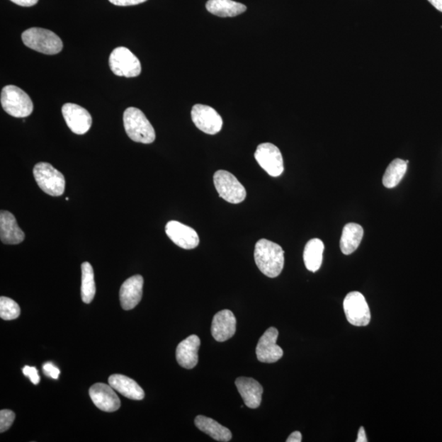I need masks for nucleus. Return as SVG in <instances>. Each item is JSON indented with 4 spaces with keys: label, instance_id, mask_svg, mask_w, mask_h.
<instances>
[{
    "label": "nucleus",
    "instance_id": "1",
    "mask_svg": "<svg viewBox=\"0 0 442 442\" xmlns=\"http://www.w3.org/2000/svg\"><path fill=\"white\" fill-rule=\"evenodd\" d=\"M256 264L262 273L269 278L280 275L284 266V251L282 247L267 239H261L255 246Z\"/></svg>",
    "mask_w": 442,
    "mask_h": 442
},
{
    "label": "nucleus",
    "instance_id": "2",
    "mask_svg": "<svg viewBox=\"0 0 442 442\" xmlns=\"http://www.w3.org/2000/svg\"><path fill=\"white\" fill-rule=\"evenodd\" d=\"M123 123L126 134L137 143L149 144L156 140L154 126L141 110L128 108L123 115Z\"/></svg>",
    "mask_w": 442,
    "mask_h": 442
},
{
    "label": "nucleus",
    "instance_id": "3",
    "mask_svg": "<svg viewBox=\"0 0 442 442\" xmlns=\"http://www.w3.org/2000/svg\"><path fill=\"white\" fill-rule=\"evenodd\" d=\"M23 43L28 48L42 54L55 55L62 50V40L50 30L33 28L24 31Z\"/></svg>",
    "mask_w": 442,
    "mask_h": 442
},
{
    "label": "nucleus",
    "instance_id": "4",
    "mask_svg": "<svg viewBox=\"0 0 442 442\" xmlns=\"http://www.w3.org/2000/svg\"><path fill=\"white\" fill-rule=\"evenodd\" d=\"M1 105L12 117L23 118L33 112V103L28 94L15 86H7L2 89Z\"/></svg>",
    "mask_w": 442,
    "mask_h": 442
},
{
    "label": "nucleus",
    "instance_id": "5",
    "mask_svg": "<svg viewBox=\"0 0 442 442\" xmlns=\"http://www.w3.org/2000/svg\"><path fill=\"white\" fill-rule=\"evenodd\" d=\"M35 180L42 191L52 197H60L64 193L66 181L64 176L50 163L40 162L34 167Z\"/></svg>",
    "mask_w": 442,
    "mask_h": 442
},
{
    "label": "nucleus",
    "instance_id": "6",
    "mask_svg": "<svg viewBox=\"0 0 442 442\" xmlns=\"http://www.w3.org/2000/svg\"><path fill=\"white\" fill-rule=\"evenodd\" d=\"M213 180L219 196L226 202L239 204L244 201L246 189L233 174L220 170L215 173Z\"/></svg>",
    "mask_w": 442,
    "mask_h": 442
},
{
    "label": "nucleus",
    "instance_id": "7",
    "mask_svg": "<svg viewBox=\"0 0 442 442\" xmlns=\"http://www.w3.org/2000/svg\"><path fill=\"white\" fill-rule=\"evenodd\" d=\"M109 67L115 76L136 77L142 72L141 63L132 52L125 47L115 49L109 57Z\"/></svg>",
    "mask_w": 442,
    "mask_h": 442
},
{
    "label": "nucleus",
    "instance_id": "8",
    "mask_svg": "<svg viewBox=\"0 0 442 442\" xmlns=\"http://www.w3.org/2000/svg\"><path fill=\"white\" fill-rule=\"evenodd\" d=\"M346 317L348 322L357 327L367 326L370 322L371 314L366 300L359 292L346 295L344 302Z\"/></svg>",
    "mask_w": 442,
    "mask_h": 442
},
{
    "label": "nucleus",
    "instance_id": "9",
    "mask_svg": "<svg viewBox=\"0 0 442 442\" xmlns=\"http://www.w3.org/2000/svg\"><path fill=\"white\" fill-rule=\"evenodd\" d=\"M255 159L262 169L271 176L282 175L284 170L283 159L280 150L275 144L264 143L258 146Z\"/></svg>",
    "mask_w": 442,
    "mask_h": 442
},
{
    "label": "nucleus",
    "instance_id": "10",
    "mask_svg": "<svg viewBox=\"0 0 442 442\" xmlns=\"http://www.w3.org/2000/svg\"><path fill=\"white\" fill-rule=\"evenodd\" d=\"M191 117L197 128L208 135L217 134L222 129L223 120L220 115L214 108L207 105H194Z\"/></svg>",
    "mask_w": 442,
    "mask_h": 442
},
{
    "label": "nucleus",
    "instance_id": "11",
    "mask_svg": "<svg viewBox=\"0 0 442 442\" xmlns=\"http://www.w3.org/2000/svg\"><path fill=\"white\" fill-rule=\"evenodd\" d=\"M63 118L72 131L76 135H85L92 125V117L88 110L75 103H66L62 108Z\"/></svg>",
    "mask_w": 442,
    "mask_h": 442
},
{
    "label": "nucleus",
    "instance_id": "12",
    "mask_svg": "<svg viewBox=\"0 0 442 442\" xmlns=\"http://www.w3.org/2000/svg\"><path fill=\"white\" fill-rule=\"evenodd\" d=\"M166 233L168 238L181 249L191 250L196 249L199 244L196 231L178 221H169L166 225Z\"/></svg>",
    "mask_w": 442,
    "mask_h": 442
},
{
    "label": "nucleus",
    "instance_id": "13",
    "mask_svg": "<svg viewBox=\"0 0 442 442\" xmlns=\"http://www.w3.org/2000/svg\"><path fill=\"white\" fill-rule=\"evenodd\" d=\"M278 336V331L276 328L271 327L265 332L256 346V353L258 361L271 364L281 359L283 351L281 347L276 344Z\"/></svg>",
    "mask_w": 442,
    "mask_h": 442
},
{
    "label": "nucleus",
    "instance_id": "14",
    "mask_svg": "<svg viewBox=\"0 0 442 442\" xmlns=\"http://www.w3.org/2000/svg\"><path fill=\"white\" fill-rule=\"evenodd\" d=\"M89 396L96 407L105 412H117L120 401L113 387L104 383H96L89 389Z\"/></svg>",
    "mask_w": 442,
    "mask_h": 442
},
{
    "label": "nucleus",
    "instance_id": "15",
    "mask_svg": "<svg viewBox=\"0 0 442 442\" xmlns=\"http://www.w3.org/2000/svg\"><path fill=\"white\" fill-rule=\"evenodd\" d=\"M144 278L134 276L126 280L120 289V302L125 310L134 309L143 297Z\"/></svg>",
    "mask_w": 442,
    "mask_h": 442
},
{
    "label": "nucleus",
    "instance_id": "16",
    "mask_svg": "<svg viewBox=\"0 0 442 442\" xmlns=\"http://www.w3.org/2000/svg\"><path fill=\"white\" fill-rule=\"evenodd\" d=\"M236 332V318L231 310H223L215 314L212 325V334L215 341H227Z\"/></svg>",
    "mask_w": 442,
    "mask_h": 442
},
{
    "label": "nucleus",
    "instance_id": "17",
    "mask_svg": "<svg viewBox=\"0 0 442 442\" xmlns=\"http://www.w3.org/2000/svg\"><path fill=\"white\" fill-rule=\"evenodd\" d=\"M0 239L3 244L10 245L19 244L25 239L14 215L4 210L0 212Z\"/></svg>",
    "mask_w": 442,
    "mask_h": 442
},
{
    "label": "nucleus",
    "instance_id": "18",
    "mask_svg": "<svg viewBox=\"0 0 442 442\" xmlns=\"http://www.w3.org/2000/svg\"><path fill=\"white\" fill-rule=\"evenodd\" d=\"M201 340L197 335L189 336L176 348V360L181 367L191 370L198 365Z\"/></svg>",
    "mask_w": 442,
    "mask_h": 442
},
{
    "label": "nucleus",
    "instance_id": "19",
    "mask_svg": "<svg viewBox=\"0 0 442 442\" xmlns=\"http://www.w3.org/2000/svg\"><path fill=\"white\" fill-rule=\"evenodd\" d=\"M235 385L247 407L256 409L260 407L263 387L259 382L251 378L241 377L237 378Z\"/></svg>",
    "mask_w": 442,
    "mask_h": 442
},
{
    "label": "nucleus",
    "instance_id": "20",
    "mask_svg": "<svg viewBox=\"0 0 442 442\" xmlns=\"http://www.w3.org/2000/svg\"><path fill=\"white\" fill-rule=\"evenodd\" d=\"M109 385L123 396L135 401L144 398L143 389L131 378L122 375H113L108 378Z\"/></svg>",
    "mask_w": 442,
    "mask_h": 442
},
{
    "label": "nucleus",
    "instance_id": "21",
    "mask_svg": "<svg viewBox=\"0 0 442 442\" xmlns=\"http://www.w3.org/2000/svg\"><path fill=\"white\" fill-rule=\"evenodd\" d=\"M196 425L199 430L203 431L215 441L228 442L232 438V433L227 428L220 424L217 421L198 415L196 417Z\"/></svg>",
    "mask_w": 442,
    "mask_h": 442
},
{
    "label": "nucleus",
    "instance_id": "22",
    "mask_svg": "<svg viewBox=\"0 0 442 442\" xmlns=\"http://www.w3.org/2000/svg\"><path fill=\"white\" fill-rule=\"evenodd\" d=\"M363 236H364V230L360 225L356 223L346 225L340 240L341 252L344 255L353 254L360 246Z\"/></svg>",
    "mask_w": 442,
    "mask_h": 442
},
{
    "label": "nucleus",
    "instance_id": "23",
    "mask_svg": "<svg viewBox=\"0 0 442 442\" xmlns=\"http://www.w3.org/2000/svg\"><path fill=\"white\" fill-rule=\"evenodd\" d=\"M208 11L220 18H234L246 11L244 4L233 0H209Z\"/></svg>",
    "mask_w": 442,
    "mask_h": 442
},
{
    "label": "nucleus",
    "instance_id": "24",
    "mask_svg": "<svg viewBox=\"0 0 442 442\" xmlns=\"http://www.w3.org/2000/svg\"><path fill=\"white\" fill-rule=\"evenodd\" d=\"M324 245L319 239L310 240L305 246L303 259L307 269L312 272L319 270L323 261Z\"/></svg>",
    "mask_w": 442,
    "mask_h": 442
},
{
    "label": "nucleus",
    "instance_id": "25",
    "mask_svg": "<svg viewBox=\"0 0 442 442\" xmlns=\"http://www.w3.org/2000/svg\"><path fill=\"white\" fill-rule=\"evenodd\" d=\"M409 161L395 159L387 168L382 178L383 186L392 188L398 186L407 173Z\"/></svg>",
    "mask_w": 442,
    "mask_h": 442
},
{
    "label": "nucleus",
    "instance_id": "26",
    "mask_svg": "<svg viewBox=\"0 0 442 442\" xmlns=\"http://www.w3.org/2000/svg\"><path fill=\"white\" fill-rule=\"evenodd\" d=\"M81 298L86 304L91 303L96 293L93 267L89 262L81 265Z\"/></svg>",
    "mask_w": 442,
    "mask_h": 442
},
{
    "label": "nucleus",
    "instance_id": "27",
    "mask_svg": "<svg viewBox=\"0 0 442 442\" xmlns=\"http://www.w3.org/2000/svg\"><path fill=\"white\" fill-rule=\"evenodd\" d=\"M21 310L18 304L13 299L0 298V317L4 320H13L19 317Z\"/></svg>",
    "mask_w": 442,
    "mask_h": 442
},
{
    "label": "nucleus",
    "instance_id": "28",
    "mask_svg": "<svg viewBox=\"0 0 442 442\" xmlns=\"http://www.w3.org/2000/svg\"><path fill=\"white\" fill-rule=\"evenodd\" d=\"M15 417V414L12 410L3 409L0 412V431L1 433H4L11 428Z\"/></svg>",
    "mask_w": 442,
    "mask_h": 442
},
{
    "label": "nucleus",
    "instance_id": "29",
    "mask_svg": "<svg viewBox=\"0 0 442 442\" xmlns=\"http://www.w3.org/2000/svg\"><path fill=\"white\" fill-rule=\"evenodd\" d=\"M23 375L28 377L31 382L37 385L40 381L38 370L35 367L25 366L23 368Z\"/></svg>",
    "mask_w": 442,
    "mask_h": 442
},
{
    "label": "nucleus",
    "instance_id": "30",
    "mask_svg": "<svg viewBox=\"0 0 442 442\" xmlns=\"http://www.w3.org/2000/svg\"><path fill=\"white\" fill-rule=\"evenodd\" d=\"M43 370L46 376L57 380L60 375V368L55 366L51 362H47L43 366Z\"/></svg>",
    "mask_w": 442,
    "mask_h": 442
},
{
    "label": "nucleus",
    "instance_id": "31",
    "mask_svg": "<svg viewBox=\"0 0 442 442\" xmlns=\"http://www.w3.org/2000/svg\"><path fill=\"white\" fill-rule=\"evenodd\" d=\"M109 1L117 6L125 7L144 3L147 0H109Z\"/></svg>",
    "mask_w": 442,
    "mask_h": 442
},
{
    "label": "nucleus",
    "instance_id": "32",
    "mask_svg": "<svg viewBox=\"0 0 442 442\" xmlns=\"http://www.w3.org/2000/svg\"><path fill=\"white\" fill-rule=\"evenodd\" d=\"M11 1L20 6L31 7L38 3L39 0H11Z\"/></svg>",
    "mask_w": 442,
    "mask_h": 442
},
{
    "label": "nucleus",
    "instance_id": "33",
    "mask_svg": "<svg viewBox=\"0 0 442 442\" xmlns=\"http://www.w3.org/2000/svg\"><path fill=\"white\" fill-rule=\"evenodd\" d=\"M302 434L300 431H294L290 436H288L287 442H301Z\"/></svg>",
    "mask_w": 442,
    "mask_h": 442
},
{
    "label": "nucleus",
    "instance_id": "34",
    "mask_svg": "<svg viewBox=\"0 0 442 442\" xmlns=\"http://www.w3.org/2000/svg\"><path fill=\"white\" fill-rule=\"evenodd\" d=\"M356 442H367V438L366 434L365 429L361 427L359 430V433H358Z\"/></svg>",
    "mask_w": 442,
    "mask_h": 442
},
{
    "label": "nucleus",
    "instance_id": "35",
    "mask_svg": "<svg viewBox=\"0 0 442 442\" xmlns=\"http://www.w3.org/2000/svg\"><path fill=\"white\" fill-rule=\"evenodd\" d=\"M429 1L434 8L442 13V0H429Z\"/></svg>",
    "mask_w": 442,
    "mask_h": 442
}]
</instances>
